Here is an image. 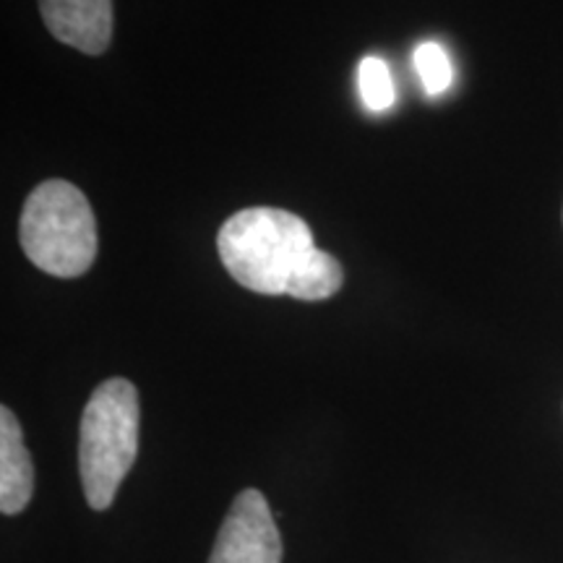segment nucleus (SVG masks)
<instances>
[{"label":"nucleus","mask_w":563,"mask_h":563,"mask_svg":"<svg viewBox=\"0 0 563 563\" xmlns=\"http://www.w3.org/2000/svg\"><path fill=\"white\" fill-rule=\"evenodd\" d=\"M217 251L238 285L262 295L316 302L340 292L344 282L342 264L316 249L311 228L287 209L238 211L222 224Z\"/></svg>","instance_id":"obj_1"},{"label":"nucleus","mask_w":563,"mask_h":563,"mask_svg":"<svg viewBox=\"0 0 563 563\" xmlns=\"http://www.w3.org/2000/svg\"><path fill=\"white\" fill-rule=\"evenodd\" d=\"M139 454V391L129 378H108L91 391L79 426V473L87 504L104 511Z\"/></svg>","instance_id":"obj_2"},{"label":"nucleus","mask_w":563,"mask_h":563,"mask_svg":"<svg viewBox=\"0 0 563 563\" xmlns=\"http://www.w3.org/2000/svg\"><path fill=\"white\" fill-rule=\"evenodd\" d=\"M19 241L37 269L60 279L81 277L97 258V220L74 183H40L24 203Z\"/></svg>","instance_id":"obj_3"},{"label":"nucleus","mask_w":563,"mask_h":563,"mask_svg":"<svg viewBox=\"0 0 563 563\" xmlns=\"http://www.w3.org/2000/svg\"><path fill=\"white\" fill-rule=\"evenodd\" d=\"M209 563H282V538L262 490L238 493Z\"/></svg>","instance_id":"obj_4"},{"label":"nucleus","mask_w":563,"mask_h":563,"mask_svg":"<svg viewBox=\"0 0 563 563\" xmlns=\"http://www.w3.org/2000/svg\"><path fill=\"white\" fill-rule=\"evenodd\" d=\"M47 32L84 55H102L112 40V0H40Z\"/></svg>","instance_id":"obj_5"},{"label":"nucleus","mask_w":563,"mask_h":563,"mask_svg":"<svg viewBox=\"0 0 563 563\" xmlns=\"http://www.w3.org/2000/svg\"><path fill=\"white\" fill-rule=\"evenodd\" d=\"M34 467L21 426L9 407H0V511L21 514L32 501Z\"/></svg>","instance_id":"obj_6"},{"label":"nucleus","mask_w":563,"mask_h":563,"mask_svg":"<svg viewBox=\"0 0 563 563\" xmlns=\"http://www.w3.org/2000/svg\"><path fill=\"white\" fill-rule=\"evenodd\" d=\"M415 68H418L422 89L431 97H439L452 87V60L439 42H422L415 47Z\"/></svg>","instance_id":"obj_7"},{"label":"nucleus","mask_w":563,"mask_h":563,"mask_svg":"<svg viewBox=\"0 0 563 563\" xmlns=\"http://www.w3.org/2000/svg\"><path fill=\"white\" fill-rule=\"evenodd\" d=\"M361 95L371 112H386L394 104L391 74L382 58L361 60Z\"/></svg>","instance_id":"obj_8"}]
</instances>
